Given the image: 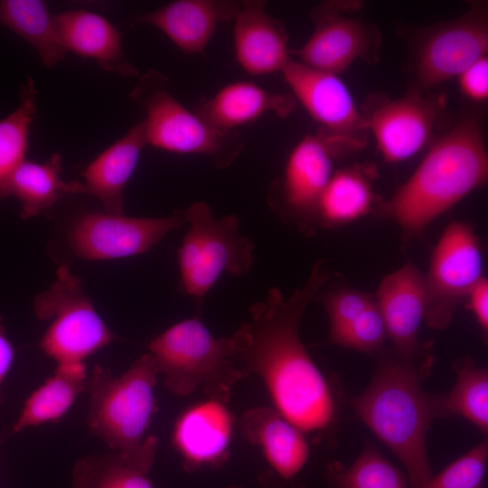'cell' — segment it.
Returning a JSON list of instances; mask_svg holds the SVG:
<instances>
[{"instance_id":"cell-19","label":"cell","mask_w":488,"mask_h":488,"mask_svg":"<svg viewBox=\"0 0 488 488\" xmlns=\"http://www.w3.org/2000/svg\"><path fill=\"white\" fill-rule=\"evenodd\" d=\"M52 20L67 52L92 59L100 69L123 77L139 74L123 51L119 31L102 15L77 9L59 13Z\"/></svg>"},{"instance_id":"cell-7","label":"cell","mask_w":488,"mask_h":488,"mask_svg":"<svg viewBox=\"0 0 488 488\" xmlns=\"http://www.w3.org/2000/svg\"><path fill=\"white\" fill-rule=\"evenodd\" d=\"M190 229L178 249L181 285L202 308L205 296L223 273L247 275L253 263V241L239 232L235 215L218 219L204 202L185 210Z\"/></svg>"},{"instance_id":"cell-32","label":"cell","mask_w":488,"mask_h":488,"mask_svg":"<svg viewBox=\"0 0 488 488\" xmlns=\"http://www.w3.org/2000/svg\"><path fill=\"white\" fill-rule=\"evenodd\" d=\"M387 337L384 319L374 301L348 325L329 333L327 343L372 352L380 349Z\"/></svg>"},{"instance_id":"cell-21","label":"cell","mask_w":488,"mask_h":488,"mask_svg":"<svg viewBox=\"0 0 488 488\" xmlns=\"http://www.w3.org/2000/svg\"><path fill=\"white\" fill-rule=\"evenodd\" d=\"M296 104L291 94L272 92L255 82L239 80L223 86L211 97L201 98L193 110L211 126L234 131L268 113L286 117Z\"/></svg>"},{"instance_id":"cell-23","label":"cell","mask_w":488,"mask_h":488,"mask_svg":"<svg viewBox=\"0 0 488 488\" xmlns=\"http://www.w3.org/2000/svg\"><path fill=\"white\" fill-rule=\"evenodd\" d=\"M240 430L249 443L261 447L267 461L284 479L296 476L307 462L305 433L275 408L249 409L241 417Z\"/></svg>"},{"instance_id":"cell-15","label":"cell","mask_w":488,"mask_h":488,"mask_svg":"<svg viewBox=\"0 0 488 488\" xmlns=\"http://www.w3.org/2000/svg\"><path fill=\"white\" fill-rule=\"evenodd\" d=\"M291 90L319 130L341 139L356 151L368 141V130L348 87L339 75L317 70L292 57L281 70Z\"/></svg>"},{"instance_id":"cell-29","label":"cell","mask_w":488,"mask_h":488,"mask_svg":"<svg viewBox=\"0 0 488 488\" xmlns=\"http://www.w3.org/2000/svg\"><path fill=\"white\" fill-rule=\"evenodd\" d=\"M37 94L33 79L27 77L20 89L18 106L0 119V187L24 161L29 127L36 112Z\"/></svg>"},{"instance_id":"cell-37","label":"cell","mask_w":488,"mask_h":488,"mask_svg":"<svg viewBox=\"0 0 488 488\" xmlns=\"http://www.w3.org/2000/svg\"><path fill=\"white\" fill-rule=\"evenodd\" d=\"M74 488H116L108 481L80 471L73 470Z\"/></svg>"},{"instance_id":"cell-10","label":"cell","mask_w":488,"mask_h":488,"mask_svg":"<svg viewBox=\"0 0 488 488\" xmlns=\"http://www.w3.org/2000/svg\"><path fill=\"white\" fill-rule=\"evenodd\" d=\"M446 105L444 93L410 88L398 99L371 95L360 109L368 133L373 136L382 157L397 164L429 145Z\"/></svg>"},{"instance_id":"cell-9","label":"cell","mask_w":488,"mask_h":488,"mask_svg":"<svg viewBox=\"0 0 488 488\" xmlns=\"http://www.w3.org/2000/svg\"><path fill=\"white\" fill-rule=\"evenodd\" d=\"M410 50L411 88L427 91L457 78L487 55V4L471 2L469 9L461 16L418 29Z\"/></svg>"},{"instance_id":"cell-5","label":"cell","mask_w":488,"mask_h":488,"mask_svg":"<svg viewBox=\"0 0 488 488\" xmlns=\"http://www.w3.org/2000/svg\"><path fill=\"white\" fill-rule=\"evenodd\" d=\"M129 99L145 116L142 122L147 145L205 156L216 169L229 167L244 148L237 130L219 129L188 109L174 96L170 80L155 69L139 78Z\"/></svg>"},{"instance_id":"cell-4","label":"cell","mask_w":488,"mask_h":488,"mask_svg":"<svg viewBox=\"0 0 488 488\" xmlns=\"http://www.w3.org/2000/svg\"><path fill=\"white\" fill-rule=\"evenodd\" d=\"M164 387L188 396L199 387L209 399L227 404L243 375L238 364L241 333L213 336L198 318L174 324L149 343Z\"/></svg>"},{"instance_id":"cell-12","label":"cell","mask_w":488,"mask_h":488,"mask_svg":"<svg viewBox=\"0 0 488 488\" xmlns=\"http://www.w3.org/2000/svg\"><path fill=\"white\" fill-rule=\"evenodd\" d=\"M483 258L478 238L463 222H451L433 249L425 275L424 320L431 328L443 330L471 289L483 277Z\"/></svg>"},{"instance_id":"cell-13","label":"cell","mask_w":488,"mask_h":488,"mask_svg":"<svg viewBox=\"0 0 488 488\" xmlns=\"http://www.w3.org/2000/svg\"><path fill=\"white\" fill-rule=\"evenodd\" d=\"M354 148L318 129L304 136L291 150L283 175L272 185L267 201L279 215L300 221L305 228L314 221L317 202L331 179L336 158Z\"/></svg>"},{"instance_id":"cell-20","label":"cell","mask_w":488,"mask_h":488,"mask_svg":"<svg viewBox=\"0 0 488 488\" xmlns=\"http://www.w3.org/2000/svg\"><path fill=\"white\" fill-rule=\"evenodd\" d=\"M226 405L209 399L177 419L173 442L186 468L215 465L226 459L232 434V417Z\"/></svg>"},{"instance_id":"cell-35","label":"cell","mask_w":488,"mask_h":488,"mask_svg":"<svg viewBox=\"0 0 488 488\" xmlns=\"http://www.w3.org/2000/svg\"><path fill=\"white\" fill-rule=\"evenodd\" d=\"M468 306L483 333L488 331V281L483 277L466 296Z\"/></svg>"},{"instance_id":"cell-36","label":"cell","mask_w":488,"mask_h":488,"mask_svg":"<svg viewBox=\"0 0 488 488\" xmlns=\"http://www.w3.org/2000/svg\"><path fill=\"white\" fill-rule=\"evenodd\" d=\"M14 349L5 334V329L0 317V402L2 401V384L12 366Z\"/></svg>"},{"instance_id":"cell-16","label":"cell","mask_w":488,"mask_h":488,"mask_svg":"<svg viewBox=\"0 0 488 488\" xmlns=\"http://www.w3.org/2000/svg\"><path fill=\"white\" fill-rule=\"evenodd\" d=\"M374 298L398 357L412 361L419 352L425 316V275L407 263L382 278Z\"/></svg>"},{"instance_id":"cell-3","label":"cell","mask_w":488,"mask_h":488,"mask_svg":"<svg viewBox=\"0 0 488 488\" xmlns=\"http://www.w3.org/2000/svg\"><path fill=\"white\" fill-rule=\"evenodd\" d=\"M422 375L411 361L382 352L370 385L351 400L361 420L402 463L412 488L432 476L427 435L434 418L446 417L443 396L426 392Z\"/></svg>"},{"instance_id":"cell-18","label":"cell","mask_w":488,"mask_h":488,"mask_svg":"<svg viewBox=\"0 0 488 488\" xmlns=\"http://www.w3.org/2000/svg\"><path fill=\"white\" fill-rule=\"evenodd\" d=\"M240 3L229 0H176L136 16V23L160 30L186 54L203 53L217 26L234 20Z\"/></svg>"},{"instance_id":"cell-34","label":"cell","mask_w":488,"mask_h":488,"mask_svg":"<svg viewBox=\"0 0 488 488\" xmlns=\"http://www.w3.org/2000/svg\"><path fill=\"white\" fill-rule=\"evenodd\" d=\"M458 86L464 97L474 102L488 98V58L482 57L465 69L458 77Z\"/></svg>"},{"instance_id":"cell-11","label":"cell","mask_w":488,"mask_h":488,"mask_svg":"<svg viewBox=\"0 0 488 488\" xmlns=\"http://www.w3.org/2000/svg\"><path fill=\"white\" fill-rule=\"evenodd\" d=\"M361 4L332 1L311 11L313 33L291 57L312 69L339 75L354 61L378 62L382 35L377 25L352 14Z\"/></svg>"},{"instance_id":"cell-26","label":"cell","mask_w":488,"mask_h":488,"mask_svg":"<svg viewBox=\"0 0 488 488\" xmlns=\"http://www.w3.org/2000/svg\"><path fill=\"white\" fill-rule=\"evenodd\" d=\"M86 364L57 365L48 378L26 399L12 432L18 433L29 427L60 420L73 405L77 396L86 389Z\"/></svg>"},{"instance_id":"cell-31","label":"cell","mask_w":488,"mask_h":488,"mask_svg":"<svg viewBox=\"0 0 488 488\" xmlns=\"http://www.w3.org/2000/svg\"><path fill=\"white\" fill-rule=\"evenodd\" d=\"M487 458L484 439L417 488H483Z\"/></svg>"},{"instance_id":"cell-30","label":"cell","mask_w":488,"mask_h":488,"mask_svg":"<svg viewBox=\"0 0 488 488\" xmlns=\"http://www.w3.org/2000/svg\"><path fill=\"white\" fill-rule=\"evenodd\" d=\"M328 478L333 488H408L404 475L371 444L348 468L330 465Z\"/></svg>"},{"instance_id":"cell-6","label":"cell","mask_w":488,"mask_h":488,"mask_svg":"<svg viewBox=\"0 0 488 488\" xmlns=\"http://www.w3.org/2000/svg\"><path fill=\"white\" fill-rule=\"evenodd\" d=\"M158 375L156 361L150 352L136 359L120 376L95 365L85 389L89 396V432L112 451L139 447L157 411L154 389Z\"/></svg>"},{"instance_id":"cell-22","label":"cell","mask_w":488,"mask_h":488,"mask_svg":"<svg viewBox=\"0 0 488 488\" xmlns=\"http://www.w3.org/2000/svg\"><path fill=\"white\" fill-rule=\"evenodd\" d=\"M147 145L140 121L99 154L84 169V193L98 198L106 212L124 214V188Z\"/></svg>"},{"instance_id":"cell-27","label":"cell","mask_w":488,"mask_h":488,"mask_svg":"<svg viewBox=\"0 0 488 488\" xmlns=\"http://www.w3.org/2000/svg\"><path fill=\"white\" fill-rule=\"evenodd\" d=\"M0 24L28 42L47 69L67 53L43 1L0 0Z\"/></svg>"},{"instance_id":"cell-33","label":"cell","mask_w":488,"mask_h":488,"mask_svg":"<svg viewBox=\"0 0 488 488\" xmlns=\"http://www.w3.org/2000/svg\"><path fill=\"white\" fill-rule=\"evenodd\" d=\"M330 322V333H333L352 322L374 303V295L352 288L329 291L320 297Z\"/></svg>"},{"instance_id":"cell-2","label":"cell","mask_w":488,"mask_h":488,"mask_svg":"<svg viewBox=\"0 0 488 488\" xmlns=\"http://www.w3.org/2000/svg\"><path fill=\"white\" fill-rule=\"evenodd\" d=\"M487 178L482 121L475 114H465L447 131L434 136L411 176L380 205V213L395 221L406 236H419Z\"/></svg>"},{"instance_id":"cell-14","label":"cell","mask_w":488,"mask_h":488,"mask_svg":"<svg viewBox=\"0 0 488 488\" xmlns=\"http://www.w3.org/2000/svg\"><path fill=\"white\" fill-rule=\"evenodd\" d=\"M187 222L185 210L157 218L92 212L80 216L70 233L74 254L88 260H106L142 254L170 231Z\"/></svg>"},{"instance_id":"cell-28","label":"cell","mask_w":488,"mask_h":488,"mask_svg":"<svg viewBox=\"0 0 488 488\" xmlns=\"http://www.w3.org/2000/svg\"><path fill=\"white\" fill-rule=\"evenodd\" d=\"M453 368L457 374V380L450 393L443 396L445 415H460L486 435L488 371L468 358L456 361Z\"/></svg>"},{"instance_id":"cell-8","label":"cell","mask_w":488,"mask_h":488,"mask_svg":"<svg viewBox=\"0 0 488 488\" xmlns=\"http://www.w3.org/2000/svg\"><path fill=\"white\" fill-rule=\"evenodd\" d=\"M57 278L33 300L40 320H52L39 346L57 365L83 363L116 339L84 293L80 280L61 265Z\"/></svg>"},{"instance_id":"cell-25","label":"cell","mask_w":488,"mask_h":488,"mask_svg":"<svg viewBox=\"0 0 488 488\" xmlns=\"http://www.w3.org/2000/svg\"><path fill=\"white\" fill-rule=\"evenodd\" d=\"M61 155L52 154L43 163L23 161L0 187V198L14 196L22 203L20 216L34 217L68 193H84L82 183L61 178Z\"/></svg>"},{"instance_id":"cell-17","label":"cell","mask_w":488,"mask_h":488,"mask_svg":"<svg viewBox=\"0 0 488 488\" xmlns=\"http://www.w3.org/2000/svg\"><path fill=\"white\" fill-rule=\"evenodd\" d=\"M234 22V53L242 70L254 76L281 72L291 58L288 35L283 22L267 14L266 2H240Z\"/></svg>"},{"instance_id":"cell-24","label":"cell","mask_w":488,"mask_h":488,"mask_svg":"<svg viewBox=\"0 0 488 488\" xmlns=\"http://www.w3.org/2000/svg\"><path fill=\"white\" fill-rule=\"evenodd\" d=\"M376 177L377 170L371 164H354L334 171L317 202L314 221L331 227L368 214L376 203Z\"/></svg>"},{"instance_id":"cell-1","label":"cell","mask_w":488,"mask_h":488,"mask_svg":"<svg viewBox=\"0 0 488 488\" xmlns=\"http://www.w3.org/2000/svg\"><path fill=\"white\" fill-rule=\"evenodd\" d=\"M328 279L317 261L306 283L285 298L270 288L264 300L249 308L250 321L239 329L238 364L243 378L258 375L275 409L304 433L320 434L335 423L337 403L333 388L302 343L298 327L303 313Z\"/></svg>"}]
</instances>
